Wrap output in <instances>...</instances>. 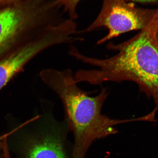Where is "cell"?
<instances>
[{
	"label": "cell",
	"mask_w": 158,
	"mask_h": 158,
	"mask_svg": "<svg viewBox=\"0 0 158 158\" xmlns=\"http://www.w3.org/2000/svg\"><path fill=\"white\" fill-rule=\"evenodd\" d=\"M39 75L43 81L58 95L64 105V119L69 131L74 135L72 158H85L95 140L118 133L114 126L142 120L141 117L114 119L102 114V107L108 95L107 89L102 88L96 97L89 96L88 92L77 86L71 69H45Z\"/></svg>",
	"instance_id": "2"
},
{
	"label": "cell",
	"mask_w": 158,
	"mask_h": 158,
	"mask_svg": "<svg viewBox=\"0 0 158 158\" xmlns=\"http://www.w3.org/2000/svg\"><path fill=\"white\" fill-rule=\"evenodd\" d=\"M108 49L117 55L100 59L82 55L83 62L99 70H83V82L98 85L106 81H132L140 90L153 99L158 110V24L152 23L133 38L121 44L110 43Z\"/></svg>",
	"instance_id": "1"
},
{
	"label": "cell",
	"mask_w": 158,
	"mask_h": 158,
	"mask_svg": "<svg viewBox=\"0 0 158 158\" xmlns=\"http://www.w3.org/2000/svg\"><path fill=\"white\" fill-rule=\"evenodd\" d=\"M53 21L45 0H22L14 7L0 10V58L19 37L26 36L34 41L42 38Z\"/></svg>",
	"instance_id": "4"
},
{
	"label": "cell",
	"mask_w": 158,
	"mask_h": 158,
	"mask_svg": "<svg viewBox=\"0 0 158 158\" xmlns=\"http://www.w3.org/2000/svg\"><path fill=\"white\" fill-rule=\"evenodd\" d=\"M6 137H7V135H5L3 136L2 137H0V141H1L2 140H3Z\"/></svg>",
	"instance_id": "10"
},
{
	"label": "cell",
	"mask_w": 158,
	"mask_h": 158,
	"mask_svg": "<svg viewBox=\"0 0 158 158\" xmlns=\"http://www.w3.org/2000/svg\"><path fill=\"white\" fill-rule=\"evenodd\" d=\"M52 45L51 40L45 37L0 59V90L23 70L29 61Z\"/></svg>",
	"instance_id": "6"
},
{
	"label": "cell",
	"mask_w": 158,
	"mask_h": 158,
	"mask_svg": "<svg viewBox=\"0 0 158 158\" xmlns=\"http://www.w3.org/2000/svg\"><path fill=\"white\" fill-rule=\"evenodd\" d=\"M12 1V0H0V2H7Z\"/></svg>",
	"instance_id": "11"
},
{
	"label": "cell",
	"mask_w": 158,
	"mask_h": 158,
	"mask_svg": "<svg viewBox=\"0 0 158 158\" xmlns=\"http://www.w3.org/2000/svg\"><path fill=\"white\" fill-rule=\"evenodd\" d=\"M40 104L41 113L20 127L23 158H72L67 147L70 131L67 121L55 118L52 102L41 100Z\"/></svg>",
	"instance_id": "3"
},
{
	"label": "cell",
	"mask_w": 158,
	"mask_h": 158,
	"mask_svg": "<svg viewBox=\"0 0 158 158\" xmlns=\"http://www.w3.org/2000/svg\"><path fill=\"white\" fill-rule=\"evenodd\" d=\"M1 149L3 151V158H11L7 143H5L2 144Z\"/></svg>",
	"instance_id": "8"
},
{
	"label": "cell",
	"mask_w": 158,
	"mask_h": 158,
	"mask_svg": "<svg viewBox=\"0 0 158 158\" xmlns=\"http://www.w3.org/2000/svg\"><path fill=\"white\" fill-rule=\"evenodd\" d=\"M81 0H58L65 14L74 21L78 18L77 7Z\"/></svg>",
	"instance_id": "7"
},
{
	"label": "cell",
	"mask_w": 158,
	"mask_h": 158,
	"mask_svg": "<svg viewBox=\"0 0 158 158\" xmlns=\"http://www.w3.org/2000/svg\"><path fill=\"white\" fill-rule=\"evenodd\" d=\"M126 1H130L141 3H157L158 0H125Z\"/></svg>",
	"instance_id": "9"
},
{
	"label": "cell",
	"mask_w": 158,
	"mask_h": 158,
	"mask_svg": "<svg viewBox=\"0 0 158 158\" xmlns=\"http://www.w3.org/2000/svg\"><path fill=\"white\" fill-rule=\"evenodd\" d=\"M157 9L139 8L125 0H103L101 11L96 19L80 33L89 32L101 27H106L109 33L98 41L101 44L122 33L143 30L151 22Z\"/></svg>",
	"instance_id": "5"
}]
</instances>
